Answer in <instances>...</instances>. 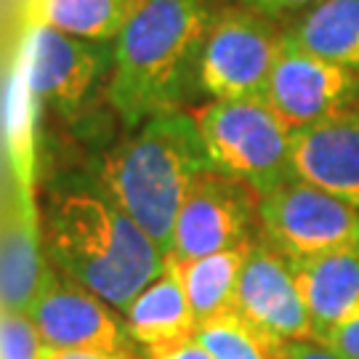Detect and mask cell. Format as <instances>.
I'll return each instance as SVG.
<instances>
[{"label":"cell","mask_w":359,"mask_h":359,"mask_svg":"<svg viewBox=\"0 0 359 359\" xmlns=\"http://www.w3.org/2000/svg\"><path fill=\"white\" fill-rule=\"evenodd\" d=\"M40 240L53 269L117 311L168 266L165 250L96 184L46 194Z\"/></svg>","instance_id":"cell-1"},{"label":"cell","mask_w":359,"mask_h":359,"mask_svg":"<svg viewBox=\"0 0 359 359\" xmlns=\"http://www.w3.org/2000/svg\"><path fill=\"white\" fill-rule=\"evenodd\" d=\"M216 8V0H142L112 43L115 65L104 88L126 128L189 109L200 96V59Z\"/></svg>","instance_id":"cell-2"},{"label":"cell","mask_w":359,"mask_h":359,"mask_svg":"<svg viewBox=\"0 0 359 359\" xmlns=\"http://www.w3.org/2000/svg\"><path fill=\"white\" fill-rule=\"evenodd\" d=\"M210 168L197 120L189 109H179L147 120L112 147L96 168L93 184L168 256L181 203L194 179Z\"/></svg>","instance_id":"cell-3"},{"label":"cell","mask_w":359,"mask_h":359,"mask_svg":"<svg viewBox=\"0 0 359 359\" xmlns=\"http://www.w3.org/2000/svg\"><path fill=\"white\" fill-rule=\"evenodd\" d=\"M210 165L261 197L293 176V128L264 96L205 102L192 112Z\"/></svg>","instance_id":"cell-4"},{"label":"cell","mask_w":359,"mask_h":359,"mask_svg":"<svg viewBox=\"0 0 359 359\" xmlns=\"http://www.w3.org/2000/svg\"><path fill=\"white\" fill-rule=\"evenodd\" d=\"M285 43V25L240 3H221L210 19L200 59L205 102L264 96Z\"/></svg>","instance_id":"cell-5"},{"label":"cell","mask_w":359,"mask_h":359,"mask_svg":"<svg viewBox=\"0 0 359 359\" xmlns=\"http://www.w3.org/2000/svg\"><path fill=\"white\" fill-rule=\"evenodd\" d=\"M258 237L287 261L359 248V208L301 179L258 203Z\"/></svg>","instance_id":"cell-6"},{"label":"cell","mask_w":359,"mask_h":359,"mask_svg":"<svg viewBox=\"0 0 359 359\" xmlns=\"http://www.w3.org/2000/svg\"><path fill=\"white\" fill-rule=\"evenodd\" d=\"M16 53L25 59L40 109H51L62 120H75L86 109L99 83H109L115 65L112 43L75 38L51 27H27Z\"/></svg>","instance_id":"cell-7"},{"label":"cell","mask_w":359,"mask_h":359,"mask_svg":"<svg viewBox=\"0 0 359 359\" xmlns=\"http://www.w3.org/2000/svg\"><path fill=\"white\" fill-rule=\"evenodd\" d=\"M261 194L216 168L200 173L181 203L168 261L194 258L250 245L258 237Z\"/></svg>","instance_id":"cell-8"},{"label":"cell","mask_w":359,"mask_h":359,"mask_svg":"<svg viewBox=\"0 0 359 359\" xmlns=\"http://www.w3.org/2000/svg\"><path fill=\"white\" fill-rule=\"evenodd\" d=\"M27 314L38 325L46 346L96 348L109 354H139L126 330L123 311L48 264Z\"/></svg>","instance_id":"cell-9"},{"label":"cell","mask_w":359,"mask_h":359,"mask_svg":"<svg viewBox=\"0 0 359 359\" xmlns=\"http://www.w3.org/2000/svg\"><path fill=\"white\" fill-rule=\"evenodd\" d=\"M264 99L295 133L357 104L359 72L301 51L285 40Z\"/></svg>","instance_id":"cell-10"},{"label":"cell","mask_w":359,"mask_h":359,"mask_svg":"<svg viewBox=\"0 0 359 359\" xmlns=\"http://www.w3.org/2000/svg\"><path fill=\"white\" fill-rule=\"evenodd\" d=\"M231 309L277 344L314 338L311 317L287 258L261 237L248 248Z\"/></svg>","instance_id":"cell-11"},{"label":"cell","mask_w":359,"mask_h":359,"mask_svg":"<svg viewBox=\"0 0 359 359\" xmlns=\"http://www.w3.org/2000/svg\"><path fill=\"white\" fill-rule=\"evenodd\" d=\"M293 176L359 208V102L295 130Z\"/></svg>","instance_id":"cell-12"},{"label":"cell","mask_w":359,"mask_h":359,"mask_svg":"<svg viewBox=\"0 0 359 359\" xmlns=\"http://www.w3.org/2000/svg\"><path fill=\"white\" fill-rule=\"evenodd\" d=\"M123 320L139 354L194 338L197 317L189 306V298L184 293L179 269L173 261H168L165 271L157 274L130 301L128 309L123 311Z\"/></svg>","instance_id":"cell-13"},{"label":"cell","mask_w":359,"mask_h":359,"mask_svg":"<svg viewBox=\"0 0 359 359\" xmlns=\"http://www.w3.org/2000/svg\"><path fill=\"white\" fill-rule=\"evenodd\" d=\"M287 264L309 309L314 341H322L359 301V248Z\"/></svg>","instance_id":"cell-14"},{"label":"cell","mask_w":359,"mask_h":359,"mask_svg":"<svg viewBox=\"0 0 359 359\" xmlns=\"http://www.w3.org/2000/svg\"><path fill=\"white\" fill-rule=\"evenodd\" d=\"M46 269L48 261L40 240V216H29L13 197L0 216V304L27 311Z\"/></svg>","instance_id":"cell-15"},{"label":"cell","mask_w":359,"mask_h":359,"mask_svg":"<svg viewBox=\"0 0 359 359\" xmlns=\"http://www.w3.org/2000/svg\"><path fill=\"white\" fill-rule=\"evenodd\" d=\"M38 109L25 59L16 53L6 90V152L13 176V197L29 216H40L35 200V165H38Z\"/></svg>","instance_id":"cell-16"},{"label":"cell","mask_w":359,"mask_h":359,"mask_svg":"<svg viewBox=\"0 0 359 359\" xmlns=\"http://www.w3.org/2000/svg\"><path fill=\"white\" fill-rule=\"evenodd\" d=\"M285 40L359 72V0H320L285 25Z\"/></svg>","instance_id":"cell-17"},{"label":"cell","mask_w":359,"mask_h":359,"mask_svg":"<svg viewBox=\"0 0 359 359\" xmlns=\"http://www.w3.org/2000/svg\"><path fill=\"white\" fill-rule=\"evenodd\" d=\"M142 0H25L27 27H51L86 40L115 43Z\"/></svg>","instance_id":"cell-18"},{"label":"cell","mask_w":359,"mask_h":359,"mask_svg":"<svg viewBox=\"0 0 359 359\" xmlns=\"http://www.w3.org/2000/svg\"><path fill=\"white\" fill-rule=\"evenodd\" d=\"M248 248L250 245L210 253V256L184 261V264L173 261L176 269H179L184 293L189 298V306H192L194 317H197V327L203 322L224 314V311H231Z\"/></svg>","instance_id":"cell-19"},{"label":"cell","mask_w":359,"mask_h":359,"mask_svg":"<svg viewBox=\"0 0 359 359\" xmlns=\"http://www.w3.org/2000/svg\"><path fill=\"white\" fill-rule=\"evenodd\" d=\"M197 344L213 359H277L280 344L243 320L234 309L197 327Z\"/></svg>","instance_id":"cell-20"},{"label":"cell","mask_w":359,"mask_h":359,"mask_svg":"<svg viewBox=\"0 0 359 359\" xmlns=\"http://www.w3.org/2000/svg\"><path fill=\"white\" fill-rule=\"evenodd\" d=\"M46 341L27 311L0 304V359H43Z\"/></svg>","instance_id":"cell-21"},{"label":"cell","mask_w":359,"mask_h":359,"mask_svg":"<svg viewBox=\"0 0 359 359\" xmlns=\"http://www.w3.org/2000/svg\"><path fill=\"white\" fill-rule=\"evenodd\" d=\"M322 344L330 346L344 359H359V301L351 306L346 317L322 338Z\"/></svg>","instance_id":"cell-22"},{"label":"cell","mask_w":359,"mask_h":359,"mask_svg":"<svg viewBox=\"0 0 359 359\" xmlns=\"http://www.w3.org/2000/svg\"><path fill=\"white\" fill-rule=\"evenodd\" d=\"M237 3L264 13V16H269V19L280 22V25H287L298 13H304L311 6H317L320 0H237Z\"/></svg>","instance_id":"cell-23"},{"label":"cell","mask_w":359,"mask_h":359,"mask_svg":"<svg viewBox=\"0 0 359 359\" xmlns=\"http://www.w3.org/2000/svg\"><path fill=\"white\" fill-rule=\"evenodd\" d=\"M277 359H344L335 354L330 346H325L322 341L306 338V341H285L277 348Z\"/></svg>","instance_id":"cell-24"},{"label":"cell","mask_w":359,"mask_h":359,"mask_svg":"<svg viewBox=\"0 0 359 359\" xmlns=\"http://www.w3.org/2000/svg\"><path fill=\"white\" fill-rule=\"evenodd\" d=\"M142 359H213V357L197 344V338H189V341H181V344H173V346L142 351Z\"/></svg>","instance_id":"cell-25"},{"label":"cell","mask_w":359,"mask_h":359,"mask_svg":"<svg viewBox=\"0 0 359 359\" xmlns=\"http://www.w3.org/2000/svg\"><path fill=\"white\" fill-rule=\"evenodd\" d=\"M43 359H142V354H109L96 348H51L46 346Z\"/></svg>","instance_id":"cell-26"}]
</instances>
